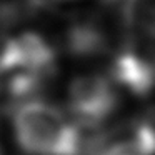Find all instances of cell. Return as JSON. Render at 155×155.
I'll return each instance as SVG.
<instances>
[{"label":"cell","instance_id":"1","mask_svg":"<svg viewBox=\"0 0 155 155\" xmlns=\"http://www.w3.org/2000/svg\"><path fill=\"white\" fill-rule=\"evenodd\" d=\"M12 124L18 147L28 155H77L80 150L77 127L52 104H20Z\"/></svg>","mask_w":155,"mask_h":155},{"label":"cell","instance_id":"2","mask_svg":"<svg viewBox=\"0 0 155 155\" xmlns=\"http://www.w3.org/2000/svg\"><path fill=\"white\" fill-rule=\"evenodd\" d=\"M57 55L40 34L24 32L10 37L0 50V74L10 77L8 90L17 98L32 97L54 77Z\"/></svg>","mask_w":155,"mask_h":155},{"label":"cell","instance_id":"3","mask_svg":"<svg viewBox=\"0 0 155 155\" xmlns=\"http://www.w3.org/2000/svg\"><path fill=\"white\" fill-rule=\"evenodd\" d=\"M67 105L72 118L82 127H100L120 105L117 84L102 74L78 75L67 88Z\"/></svg>","mask_w":155,"mask_h":155},{"label":"cell","instance_id":"4","mask_svg":"<svg viewBox=\"0 0 155 155\" xmlns=\"http://www.w3.org/2000/svg\"><path fill=\"white\" fill-rule=\"evenodd\" d=\"M110 78L137 98L155 92V40L132 38L115 52Z\"/></svg>","mask_w":155,"mask_h":155},{"label":"cell","instance_id":"5","mask_svg":"<svg viewBox=\"0 0 155 155\" xmlns=\"http://www.w3.org/2000/svg\"><path fill=\"white\" fill-rule=\"evenodd\" d=\"M65 50L70 57L90 60L110 50V35L97 18L85 17L72 22L64 35Z\"/></svg>","mask_w":155,"mask_h":155},{"label":"cell","instance_id":"6","mask_svg":"<svg viewBox=\"0 0 155 155\" xmlns=\"http://www.w3.org/2000/svg\"><path fill=\"white\" fill-rule=\"evenodd\" d=\"M127 37L155 40V0H110Z\"/></svg>","mask_w":155,"mask_h":155},{"label":"cell","instance_id":"7","mask_svg":"<svg viewBox=\"0 0 155 155\" xmlns=\"http://www.w3.org/2000/svg\"><path fill=\"white\" fill-rule=\"evenodd\" d=\"M132 128L147 155H155V105L148 107L132 124Z\"/></svg>","mask_w":155,"mask_h":155}]
</instances>
